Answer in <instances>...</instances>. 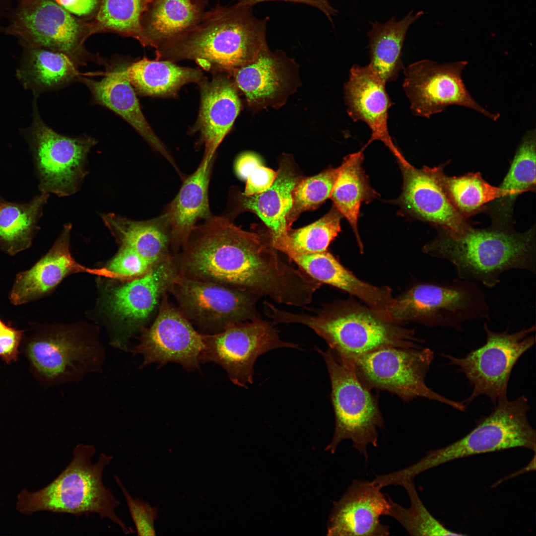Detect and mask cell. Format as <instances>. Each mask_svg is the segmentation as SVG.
Here are the masks:
<instances>
[{"label":"cell","instance_id":"30bf717a","mask_svg":"<svg viewBox=\"0 0 536 536\" xmlns=\"http://www.w3.org/2000/svg\"><path fill=\"white\" fill-rule=\"evenodd\" d=\"M486 342L463 357L442 356L449 364L456 366L468 379L472 391L465 400L468 404L479 396L488 397L495 405L507 399V388L512 370L519 359L535 343V325L510 334L508 331L495 332L485 323Z\"/></svg>","mask_w":536,"mask_h":536},{"label":"cell","instance_id":"f546056e","mask_svg":"<svg viewBox=\"0 0 536 536\" xmlns=\"http://www.w3.org/2000/svg\"><path fill=\"white\" fill-rule=\"evenodd\" d=\"M536 130L528 131L516 151L510 167L499 186L500 197L489 203L493 225L512 227L513 207L518 197L536 191Z\"/></svg>","mask_w":536,"mask_h":536},{"label":"cell","instance_id":"60d3db41","mask_svg":"<svg viewBox=\"0 0 536 536\" xmlns=\"http://www.w3.org/2000/svg\"><path fill=\"white\" fill-rule=\"evenodd\" d=\"M339 171V167H330L316 175L299 180L293 190L292 206L287 218L289 228L302 212L317 208L330 198Z\"/></svg>","mask_w":536,"mask_h":536},{"label":"cell","instance_id":"7dc6e473","mask_svg":"<svg viewBox=\"0 0 536 536\" xmlns=\"http://www.w3.org/2000/svg\"><path fill=\"white\" fill-rule=\"evenodd\" d=\"M56 3L69 13L78 15H86L94 10L98 0H55Z\"/></svg>","mask_w":536,"mask_h":536},{"label":"cell","instance_id":"277c9868","mask_svg":"<svg viewBox=\"0 0 536 536\" xmlns=\"http://www.w3.org/2000/svg\"><path fill=\"white\" fill-rule=\"evenodd\" d=\"M314 312L313 315L291 313L270 303L266 311L273 325L296 323L308 327L339 357L356 356L385 347H421V341L413 330L353 301L331 303Z\"/></svg>","mask_w":536,"mask_h":536},{"label":"cell","instance_id":"ee69618b","mask_svg":"<svg viewBox=\"0 0 536 536\" xmlns=\"http://www.w3.org/2000/svg\"><path fill=\"white\" fill-rule=\"evenodd\" d=\"M116 482L124 495L132 520L138 536H155L154 521L158 516V510L148 503L134 499L123 484L120 478L114 476Z\"/></svg>","mask_w":536,"mask_h":536},{"label":"cell","instance_id":"ba28073f","mask_svg":"<svg viewBox=\"0 0 536 536\" xmlns=\"http://www.w3.org/2000/svg\"><path fill=\"white\" fill-rule=\"evenodd\" d=\"M490 308L479 283L459 278L418 284L394 300L388 319L395 323L419 321L457 331L467 322L489 319Z\"/></svg>","mask_w":536,"mask_h":536},{"label":"cell","instance_id":"9c48e42d","mask_svg":"<svg viewBox=\"0 0 536 536\" xmlns=\"http://www.w3.org/2000/svg\"><path fill=\"white\" fill-rule=\"evenodd\" d=\"M349 358L362 382L370 389L388 391L405 402L423 398L465 411L462 402L448 399L433 391L425 377L434 358L428 348L385 347Z\"/></svg>","mask_w":536,"mask_h":536},{"label":"cell","instance_id":"c3c4849f","mask_svg":"<svg viewBox=\"0 0 536 536\" xmlns=\"http://www.w3.org/2000/svg\"><path fill=\"white\" fill-rule=\"evenodd\" d=\"M7 326L0 319V332H1Z\"/></svg>","mask_w":536,"mask_h":536},{"label":"cell","instance_id":"3957f363","mask_svg":"<svg viewBox=\"0 0 536 536\" xmlns=\"http://www.w3.org/2000/svg\"><path fill=\"white\" fill-rule=\"evenodd\" d=\"M535 226L523 232L512 227L471 226L458 234L440 231L423 251L446 260L454 267L458 278L493 288L500 276L511 269L536 272Z\"/></svg>","mask_w":536,"mask_h":536},{"label":"cell","instance_id":"52a82bcc","mask_svg":"<svg viewBox=\"0 0 536 536\" xmlns=\"http://www.w3.org/2000/svg\"><path fill=\"white\" fill-rule=\"evenodd\" d=\"M316 350L328 371L335 417L333 437L326 450L334 453L340 442L349 439L367 460V446H377L378 429L384 425L377 398L359 379L350 358L338 357L331 349Z\"/></svg>","mask_w":536,"mask_h":536},{"label":"cell","instance_id":"8992f818","mask_svg":"<svg viewBox=\"0 0 536 536\" xmlns=\"http://www.w3.org/2000/svg\"><path fill=\"white\" fill-rule=\"evenodd\" d=\"M524 396L513 401H499L492 411L482 417L470 432L443 448L431 450L416 463L397 471L401 481L413 480L419 474L452 461L470 456L514 448H525L535 453L536 432L527 413Z\"/></svg>","mask_w":536,"mask_h":536},{"label":"cell","instance_id":"bcb514c9","mask_svg":"<svg viewBox=\"0 0 536 536\" xmlns=\"http://www.w3.org/2000/svg\"><path fill=\"white\" fill-rule=\"evenodd\" d=\"M241 4L248 5L251 7L262 2L268 1L282 0L290 1L296 3H300L312 6L319 9L327 17L328 19L333 24V16L336 15L337 11L335 9L327 0H235Z\"/></svg>","mask_w":536,"mask_h":536},{"label":"cell","instance_id":"b9f144b4","mask_svg":"<svg viewBox=\"0 0 536 536\" xmlns=\"http://www.w3.org/2000/svg\"><path fill=\"white\" fill-rule=\"evenodd\" d=\"M237 176L246 181L244 193L247 195L260 194L271 186L277 172L264 166L259 157L247 152L240 155L235 164Z\"/></svg>","mask_w":536,"mask_h":536},{"label":"cell","instance_id":"f35d334b","mask_svg":"<svg viewBox=\"0 0 536 536\" xmlns=\"http://www.w3.org/2000/svg\"><path fill=\"white\" fill-rule=\"evenodd\" d=\"M406 490L410 505L405 508L393 501L389 496L390 508L387 516L397 520L411 536H464L451 531L436 519L425 507L415 488L413 480L401 484Z\"/></svg>","mask_w":536,"mask_h":536},{"label":"cell","instance_id":"603a6c76","mask_svg":"<svg viewBox=\"0 0 536 536\" xmlns=\"http://www.w3.org/2000/svg\"><path fill=\"white\" fill-rule=\"evenodd\" d=\"M388 496L372 482L354 480L335 502L328 523V536H387L390 527L380 521L388 515Z\"/></svg>","mask_w":536,"mask_h":536},{"label":"cell","instance_id":"44dd1931","mask_svg":"<svg viewBox=\"0 0 536 536\" xmlns=\"http://www.w3.org/2000/svg\"><path fill=\"white\" fill-rule=\"evenodd\" d=\"M30 39L38 47L65 53L81 65L101 60L89 56L82 44L87 37L81 24L57 3L51 0H32L19 15Z\"/></svg>","mask_w":536,"mask_h":536},{"label":"cell","instance_id":"7bdbcfd3","mask_svg":"<svg viewBox=\"0 0 536 536\" xmlns=\"http://www.w3.org/2000/svg\"><path fill=\"white\" fill-rule=\"evenodd\" d=\"M152 266L132 249L121 246L106 268L113 273L115 278H134L145 273Z\"/></svg>","mask_w":536,"mask_h":536},{"label":"cell","instance_id":"8fae6325","mask_svg":"<svg viewBox=\"0 0 536 536\" xmlns=\"http://www.w3.org/2000/svg\"><path fill=\"white\" fill-rule=\"evenodd\" d=\"M29 131L41 193L60 197L76 193L88 174V156L96 139L58 133L44 122L36 108Z\"/></svg>","mask_w":536,"mask_h":536},{"label":"cell","instance_id":"7a4b0ae2","mask_svg":"<svg viewBox=\"0 0 536 536\" xmlns=\"http://www.w3.org/2000/svg\"><path fill=\"white\" fill-rule=\"evenodd\" d=\"M268 20L255 16L253 7L237 2L229 6L218 3L195 27L156 49L155 59L174 63L193 60L212 73L230 74L254 61L268 46Z\"/></svg>","mask_w":536,"mask_h":536},{"label":"cell","instance_id":"2e32d148","mask_svg":"<svg viewBox=\"0 0 536 536\" xmlns=\"http://www.w3.org/2000/svg\"><path fill=\"white\" fill-rule=\"evenodd\" d=\"M204 347L205 335L196 330L179 309L164 300L151 326L130 351L142 357L141 367L174 362L192 371L199 369Z\"/></svg>","mask_w":536,"mask_h":536},{"label":"cell","instance_id":"f6af8a7d","mask_svg":"<svg viewBox=\"0 0 536 536\" xmlns=\"http://www.w3.org/2000/svg\"><path fill=\"white\" fill-rule=\"evenodd\" d=\"M23 332L8 325L0 332V357L7 364L17 360Z\"/></svg>","mask_w":536,"mask_h":536},{"label":"cell","instance_id":"7402d4cb","mask_svg":"<svg viewBox=\"0 0 536 536\" xmlns=\"http://www.w3.org/2000/svg\"><path fill=\"white\" fill-rule=\"evenodd\" d=\"M386 84L368 64L353 65L344 86L347 113L354 121H361L371 130L365 147L375 140L382 141L403 165L409 163L394 144L387 126L388 111L393 105L386 90Z\"/></svg>","mask_w":536,"mask_h":536},{"label":"cell","instance_id":"ffe728a7","mask_svg":"<svg viewBox=\"0 0 536 536\" xmlns=\"http://www.w3.org/2000/svg\"><path fill=\"white\" fill-rule=\"evenodd\" d=\"M129 63L123 60L105 62L106 71L101 79L95 80L80 75L78 81L87 87L93 103L121 117L179 173L180 170L173 157L142 112L137 94L128 77L127 68Z\"/></svg>","mask_w":536,"mask_h":536},{"label":"cell","instance_id":"e575fe53","mask_svg":"<svg viewBox=\"0 0 536 536\" xmlns=\"http://www.w3.org/2000/svg\"><path fill=\"white\" fill-rule=\"evenodd\" d=\"M363 159V150L344 158L330 196L334 205L350 225L361 251L358 229L360 208L363 202H369L377 196L362 167Z\"/></svg>","mask_w":536,"mask_h":536},{"label":"cell","instance_id":"681fc988","mask_svg":"<svg viewBox=\"0 0 536 536\" xmlns=\"http://www.w3.org/2000/svg\"><path fill=\"white\" fill-rule=\"evenodd\" d=\"M1 199V198H0V200Z\"/></svg>","mask_w":536,"mask_h":536},{"label":"cell","instance_id":"4dcf8cb0","mask_svg":"<svg viewBox=\"0 0 536 536\" xmlns=\"http://www.w3.org/2000/svg\"><path fill=\"white\" fill-rule=\"evenodd\" d=\"M105 225L120 243L153 266L167 255L170 231L165 215L136 221L113 213L102 214Z\"/></svg>","mask_w":536,"mask_h":536},{"label":"cell","instance_id":"1f68e13d","mask_svg":"<svg viewBox=\"0 0 536 536\" xmlns=\"http://www.w3.org/2000/svg\"><path fill=\"white\" fill-rule=\"evenodd\" d=\"M128 78L137 95L143 96H176L184 85L198 83L203 77L201 69L179 66L174 62L144 57L130 62Z\"/></svg>","mask_w":536,"mask_h":536},{"label":"cell","instance_id":"83f0119b","mask_svg":"<svg viewBox=\"0 0 536 536\" xmlns=\"http://www.w3.org/2000/svg\"><path fill=\"white\" fill-rule=\"evenodd\" d=\"M214 159L215 156L203 154L197 169L183 180L178 193L162 213L174 246H183L198 221L213 215L209 204L208 187Z\"/></svg>","mask_w":536,"mask_h":536},{"label":"cell","instance_id":"ab89813d","mask_svg":"<svg viewBox=\"0 0 536 536\" xmlns=\"http://www.w3.org/2000/svg\"><path fill=\"white\" fill-rule=\"evenodd\" d=\"M343 217L333 205L322 218L307 226L288 232L287 242L295 251L303 254L326 252L341 231Z\"/></svg>","mask_w":536,"mask_h":536},{"label":"cell","instance_id":"d4e9b609","mask_svg":"<svg viewBox=\"0 0 536 536\" xmlns=\"http://www.w3.org/2000/svg\"><path fill=\"white\" fill-rule=\"evenodd\" d=\"M277 176L273 184L265 191L257 195H247L234 192L232 198V210L223 216H233L238 213L249 211L256 214L267 228L272 245L282 242L287 238L291 229L287 224L288 215L293 203V190L302 177L298 174L290 158L281 159Z\"/></svg>","mask_w":536,"mask_h":536},{"label":"cell","instance_id":"836d02e7","mask_svg":"<svg viewBox=\"0 0 536 536\" xmlns=\"http://www.w3.org/2000/svg\"><path fill=\"white\" fill-rule=\"evenodd\" d=\"M423 13L420 11L413 14L411 11L400 20L394 16L384 23L371 22V29L367 33L370 59L369 64L386 83L395 81L403 68L402 48L407 31Z\"/></svg>","mask_w":536,"mask_h":536},{"label":"cell","instance_id":"74e56055","mask_svg":"<svg viewBox=\"0 0 536 536\" xmlns=\"http://www.w3.org/2000/svg\"><path fill=\"white\" fill-rule=\"evenodd\" d=\"M151 0H101L94 21L86 24L88 36L111 31L130 37L144 47L141 18Z\"/></svg>","mask_w":536,"mask_h":536},{"label":"cell","instance_id":"484cf974","mask_svg":"<svg viewBox=\"0 0 536 536\" xmlns=\"http://www.w3.org/2000/svg\"><path fill=\"white\" fill-rule=\"evenodd\" d=\"M71 225H64L63 229L49 252L29 269L16 276L9 299L15 305L35 300L54 289L69 274L87 272L108 277L105 268L91 269L78 264L69 249Z\"/></svg>","mask_w":536,"mask_h":536},{"label":"cell","instance_id":"e0dca14e","mask_svg":"<svg viewBox=\"0 0 536 536\" xmlns=\"http://www.w3.org/2000/svg\"><path fill=\"white\" fill-rule=\"evenodd\" d=\"M178 273L176 261L167 256L143 274L113 290L107 306L118 324L113 345L128 350L129 336L147 320Z\"/></svg>","mask_w":536,"mask_h":536},{"label":"cell","instance_id":"4316f807","mask_svg":"<svg viewBox=\"0 0 536 536\" xmlns=\"http://www.w3.org/2000/svg\"><path fill=\"white\" fill-rule=\"evenodd\" d=\"M278 251L313 279L326 283L354 295L371 308L387 318V312L394 298L388 287H378L363 281L345 268L328 251L303 254L292 249L287 243Z\"/></svg>","mask_w":536,"mask_h":536},{"label":"cell","instance_id":"7c38bea8","mask_svg":"<svg viewBox=\"0 0 536 536\" xmlns=\"http://www.w3.org/2000/svg\"><path fill=\"white\" fill-rule=\"evenodd\" d=\"M27 349L39 375L55 385L78 382L99 372L105 358L95 336L72 328L50 329L29 342Z\"/></svg>","mask_w":536,"mask_h":536},{"label":"cell","instance_id":"cb8c5ba5","mask_svg":"<svg viewBox=\"0 0 536 536\" xmlns=\"http://www.w3.org/2000/svg\"><path fill=\"white\" fill-rule=\"evenodd\" d=\"M211 79L198 83L201 102L198 117L193 127L204 146V154L214 156L220 144L231 130L241 109L238 90L226 73H215Z\"/></svg>","mask_w":536,"mask_h":536},{"label":"cell","instance_id":"d590c367","mask_svg":"<svg viewBox=\"0 0 536 536\" xmlns=\"http://www.w3.org/2000/svg\"><path fill=\"white\" fill-rule=\"evenodd\" d=\"M49 194L41 193L28 203L0 200V248L14 255L29 248L39 227Z\"/></svg>","mask_w":536,"mask_h":536},{"label":"cell","instance_id":"5b68a950","mask_svg":"<svg viewBox=\"0 0 536 536\" xmlns=\"http://www.w3.org/2000/svg\"><path fill=\"white\" fill-rule=\"evenodd\" d=\"M95 452L93 445L77 444L70 463L51 483L36 492L23 489L19 494L17 509L26 515L39 511L76 516L96 513L117 524L125 534L132 533L116 514L120 501L103 481L104 470L113 457L102 453L93 463Z\"/></svg>","mask_w":536,"mask_h":536},{"label":"cell","instance_id":"d6a6232c","mask_svg":"<svg viewBox=\"0 0 536 536\" xmlns=\"http://www.w3.org/2000/svg\"><path fill=\"white\" fill-rule=\"evenodd\" d=\"M80 66L65 53L37 47L29 51L17 75L25 87L35 92L53 91L79 81Z\"/></svg>","mask_w":536,"mask_h":536},{"label":"cell","instance_id":"9a60e30c","mask_svg":"<svg viewBox=\"0 0 536 536\" xmlns=\"http://www.w3.org/2000/svg\"><path fill=\"white\" fill-rule=\"evenodd\" d=\"M468 62L439 64L429 60L413 63L404 68L403 88L414 115L429 118L450 105L473 110L492 121L500 116L480 106L467 90L462 73Z\"/></svg>","mask_w":536,"mask_h":536},{"label":"cell","instance_id":"f1b7e54d","mask_svg":"<svg viewBox=\"0 0 536 536\" xmlns=\"http://www.w3.org/2000/svg\"><path fill=\"white\" fill-rule=\"evenodd\" d=\"M208 0H151L141 18L144 47L158 49L197 25Z\"/></svg>","mask_w":536,"mask_h":536},{"label":"cell","instance_id":"8d00e7d4","mask_svg":"<svg viewBox=\"0 0 536 536\" xmlns=\"http://www.w3.org/2000/svg\"><path fill=\"white\" fill-rule=\"evenodd\" d=\"M434 167L438 180L449 199L466 218L484 209L500 196L499 187L491 185L479 172L451 177L445 174L443 166Z\"/></svg>","mask_w":536,"mask_h":536},{"label":"cell","instance_id":"d6986e66","mask_svg":"<svg viewBox=\"0 0 536 536\" xmlns=\"http://www.w3.org/2000/svg\"><path fill=\"white\" fill-rule=\"evenodd\" d=\"M403 177L402 192L394 202L408 215L454 234L470 225L455 207L445 193L435 167L416 168L410 164H399Z\"/></svg>","mask_w":536,"mask_h":536},{"label":"cell","instance_id":"5bb4252c","mask_svg":"<svg viewBox=\"0 0 536 536\" xmlns=\"http://www.w3.org/2000/svg\"><path fill=\"white\" fill-rule=\"evenodd\" d=\"M281 347L299 348L296 344L282 340L273 324L260 318L205 335L201 362L220 365L234 384L247 388L253 383L257 359Z\"/></svg>","mask_w":536,"mask_h":536},{"label":"cell","instance_id":"ac0fdd59","mask_svg":"<svg viewBox=\"0 0 536 536\" xmlns=\"http://www.w3.org/2000/svg\"><path fill=\"white\" fill-rule=\"evenodd\" d=\"M295 64L282 51H272L267 46L254 61L228 75L245 95L251 109L257 111L268 107L278 108L299 84Z\"/></svg>","mask_w":536,"mask_h":536},{"label":"cell","instance_id":"4fadbf2b","mask_svg":"<svg viewBox=\"0 0 536 536\" xmlns=\"http://www.w3.org/2000/svg\"><path fill=\"white\" fill-rule=\"evenodd\" d=\"M169 290L181 312L203 332L215 334L260 318L256 308L259 297L246 291L188 278L179 272Z\"/></svg>","mask_w":536,"mask_h":536},{"label":"cell","instance_id":"6da1fadb","mask_svg":"<svg viewBox=\"0 0 536 536\" xmlns=\"http://www.w3.org/2000/svg\"><path fill=\"white\" fill-rule=\"evenodd\" d=\"M176 262L188 278L237 288L258 296L278 282L282 261L265 234L242 229L223 216L196 225Z\"/></svg>","mask_w":536,"mask_h":536}]
</instances>
